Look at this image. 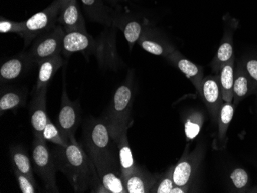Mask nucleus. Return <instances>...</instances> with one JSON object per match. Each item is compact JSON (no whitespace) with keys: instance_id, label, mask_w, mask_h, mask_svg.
Instances as JSON below:
<instances>
[{"instance_id":"16","label":"nucleus","mask_w":257,"mask_h":193,"mask_svg":"<svg viewBox=\"0 0 257 193\" xmlns=\"http://www.w3.org/2000/svg\"><path fill=\"white\" fill-rule=\"evenodd\" d=\"M57 22L63 27L65 33L71 31L87 32L86 23L81 13L77 0H74L61 8Z\"/></svg>"},{"instance_id":"26","label":"nucleus","mask_w":257,"mask_h":193,"mask_svg":"<svg viewBox=\"0 0 257 193\" xmlns=\"http://www.w3.org/2000/svg\"><path fill=\"white\" fill-rule=\"evenodd\" d=\"M27 91L23 89H7L1 92L0 97V114L9 110H16L23 107L27 101Z\"/></svg>"},{"instance_id":"8","label":"nucleus","mask_w":257,"mask_h":193,"mask_svg":"<svg viewBox=\"0 0 257 193\" xmlns=\"http://www.w3.org/2000/svg\"><path fill=\"white\" fill-rule=\"evenodd\" d=\"M80 119V107L78 101L72 102L68 97L66 86H63L61 97V106L58 116V128L65 138L74 136Z\"/></svg>"},{"instance_id":"4","label":"nucleus","mask_w":257,"mask_h":193,"mask_svg":"<svg viewBox=\"0 0 257 193\" xmlns=\"http://www.w3.org/2000/svg\"><path fill=\"white\" fill-rule=\"evenodd\" d=\"M33 169L43 181L45 190L48 192H59L56 185V163L53 154L46 145L43 137H34L32 148Z\"/></svg>"},{"instance_id":"32","label":"nucleus","mask_w":257,"mask_h":193,"mask_svg":"<svg viewBox=\"0 0 257 193\" xmlns=\"http://www.w3.org/2000/svg\"><path fill=\"white\" fill-rule=\"evenodd\" d=\"M230 180L232 186L236 191H245L249 185V175L243 168H238L233 170L230 174Z\"/></svg>"},{"instance_id":"20","label":"nucleus","mask_w":257,"mask_h":193,"mask_svg":"<svg viewBox=\"0 0 257 193\" xmlns=\"http://www.w3.org/2000/svg\"><path fill=\"white\" fill-rule=\"evenodd\" d=\"M118 155H119V165L122 172L123 181L128 178L137 169L135 160L133 156L132 151L128 144L127 132H123L116 140ZM125 183V182H124Z\"/></svg>"},{"instance_id":"30","label":"nucleus","mask_w":257,"mask_h":193,"mask_svg":"<svg viewBox=\"0 0 257 193\" xmlns=\"http://www.w3.org/2000/svg\"><path fill=\"white\" fill-rule=\"evenodd\" d=\"M43 137L45 140L49 141L58 146L66 147L69 143V141L65 138L61 131L55 126L50 119L43 130Z\"/></svg>"},{"instance_id":"11","label":"nucleus","mask_w":257,"mask_h":193,"mask_svg":"<svg viewBox=\"0 0 257 193\" xmlns=\"http://www.w3.org/2000/svg\"><path fill=\"white\" fill-rule=\"evenodd\" d=\"M47 87L43 88L38 93H34L30 104V124L34 137H43V130L48 122L49 117L46 114Z\"/></svg>"},{"instance_id":"15","label":"nucleus","mask_w":257,"mask_h":193,"mask_svg":"<svg viewBox=\"0 0 257 193\" xmlns=\"http://www.w3.org/2000/svg\"><path fill=\"white\" fill-rule=\"evenodd\" d=\"M34 65L30 60L28 53H20L3 63L0 68V79L2 83L14 81L23 76Z\"/></svg>"},{"instance_id":"27","label":"nucleus","mask_w":257,"mask_h":193,"mask_svg":"<svg viewBox=\"0 0 257 193\" xmlns=\"http://www.w3.org/2000/svg\"><path fill=\"white\" fill-rule=\"evenodd\" d=\"M115 27H119L123 32L124 37L128 42L130 46V50H133L134 45L139 41L140 37L142 36L144 30V25L141 22L138 20H131L125 22L123 24H117Z\"/></svg>"},{"instance_id":"6","label":"nucleus","mask_w":257,"mask_h":193,"mask_svg":"<svg viewBox=\"0 0 257 193\" xmlns=\"http://www.w3.org/2000/svg\"><path fill=\"white\" fill-rule=\"evenodd\" d=\"M61 10L60 0H54L50 6L40 12L35 14L24 21L25 34L23 40L26 46L46 32L56 27L58 17Z\"/></svg>"},{"instance_id":"33","label":"nucleus","mask_w":257,"mask_h":193,"mask_svg":"<svg viewBox=\"0 0 257 193\" xmlns=\"http://www.w3.org/2000/svg\"><path fill=\"white\" fill-rule=\"evenodd\" d=\"M0 33H16L22 38L25 34V24L24 21L15 22L1 17L0 20Z\"/></svg>"},{"instance_id":"38","label":"nucleus","mask_w":257,"mask_h":193,"mask_svg":"<svg viewBox=\"0 0 257 193\" xmlns=\"http://www.w3.org/2000/svg\"><path fill=\"white\" fill-rule=\"evenodd\" d=\"M108 2L110 3H115L118 2V1H119V0H107Z\"/></svg>"},{"instance_id":"7","label":"nucleus","mask_w":257,"mask_h":193,"mask_svg":"<svg viewBox=\"0 0 257 193\" xmlns=\"http://www.w3.org/2000/svg\"><path fill=\"white\" fill-rule=\"evenodd\" d=\"M102 185L109 193L127 192L121 172L119 160L97 158L92 159Z\"/></svg>"},{"instance_id":"14","label":"nucleus","mask_w":257,"mask_h":193,"mask_svg":"<svg viewBox=\"0 0 257 193\" xmlns=\"http://www.w3.org/2000/svg\"><path fill=\"white\" fill-rule=\"evenodd\" d=\"M166 59L173 63L176 67L178 68L179 70L193 83L198 93H200L203 79V68L187 60L177 50L173 51Z\"/></svg>"},{"instance_id":"17","label":"nucleus","mask_w":257,"mask_h":193,"mask_svg":"<svg viewBox=\"0 0 257 193\" xmlns=\"http://www.w3.org/2000/svg\"><path fill=\"white\" fill-rule=\"evenodd\" d=\"M139 45L145 51L167 58L169 55L175 51L173 45L170 44L163 37L156 34L154 32L145 30L138 41Z\"/></svg>"},{"instance_id":"28","label":"nucleus","mask_w":257,"mask_h":193,"mask_svg":"<svg viewBox=\"0 0 257 193\" xmlns=\"http://www.w3.org/2000/svg\"><path fill=\"white\" fill-rule=\"evenodd\" d=\"M234 105L230 103H223V106L219 111V117H218V139L219 143L224 142L227 134L228 128L229 124L232 122L234 116L235 112Z\"/></svg>"},{"instance_id":"34","label":"nucleus","mask_w":257,"mask_h":193,"mask_svg":"<svg viewBox=\"0 0 257 193\" xmlns=\"http://www.w3.org/2000/svg\"><path fill=\"white\" fill-rule=\"evenodd\" d=\"M14 170V175L17 178V183L20 187V191L23 193L37 192V184L32 181L27 175H23L17 170Z\"/></svg>"},{"instance_id":"9","label":"nucleus","mask_w":257,"mask_h":193,"mask_svg":"<svg viewBox=\"0 0 257 193\" xmlns=\"http://www.w3.org/2000/svg\"><path fill=\"white\" fill-rule=\"evenodd\" d=\"M92 53L96 55L98 63L102 69H115L119 64L116 50L115 33L112 30L104 31L96 42Z\"/></svg>"},{"instance_id":"22","label":"nucleus","mask_w":257,"mask_h":193,"mask_svg":"<svg viewBox=\"0 0 257 193\" xmlns=\"http://www.w3.org/2000/svg\"><path fill=\"white\" fill-rule=\"evenodd\" d=\"M156 180L149 172L137 167L124 182L128 193H147L151 191Z\"/></svg>"},{"instance_id":"24","label":"nucleus","mask_w":257,"mask_h":193,"mask_svg":"<svg viewBox=\"0 0 257 193\" xmlns=\"http://www.w3.org/2000/svg\"><path fill=\"white\" fill-rule=\"evenodd\" d=\"M10 161L12 168L27 175L32 181L37 184L33 177V168L31 165V160L25 149L20 145H14L10 149Z\"/></svg>"},{"instance_id":"3","label":"nucleus","mask_w":257,"mask_h":193,"mask_svg":"<svg viewBox=\"0 0 257 193\" xmlns=\"http://www.w3.org/2000/svg\"><path fill=\"white\" fill-rule=\"evenodd\" d=\"M133 97L134 92L132 85L131 82L126 81L115 90L111 101L107 116L105 119L109 125L112 137L115 140L123 132H127L131 126V113Z\"/></svg>"},{"instance_id":"23","label":"nucleus","mask_w":257,"mask_h":193,"mask_svg":"<svg viewBox=\"0 0 257 193\" xmlns=\"http://www.w3.org/2000/svg\"><path fill=\"white\" fill-rule=\"evenodd\" d=\"M234 56L233 49V30L225 31L217 53L211 63L212 70L215 73H219L221 69Z\"/></svg>"},{"instance_id":"2","label":"nucleus","mask_w":257,"mask_h":193,"mask_svg":"<svg viewBox=\"0 0 257 193\" xmlns=\"http://www.w3.org/2000/svg\"><path fill=\"white\" fill-rule=\"evenodd\" d=\"M83 141L86 153L91 159L119 160L118 149L109 125L105 119H90L83 129Z\"/></svg>"},{"instance_id":"29","label":"nucleus","mask_w":257,"mask_h":193,"mask_svg":"<svg viewBox=\"0 0 257 193\" xmlns=\"http://www.w3.org/2000/svg\"><path fill=\"white\" fill-rule=\"evenodd\" d=\"M203 125V116L200 112H193L185 122L184 130L187 140L197 137Z\"/></svg>"},{"instance_id":"37","label":"nucleus","mask_w":257,"mask_h":193,"mask_svg":"<svg viewBox=\"0 0 257 193\" xmlns=\"http://www.w3.org/2000/svg\"><path fill=\"white\" fill-rule=\"evenodd\" d=\"M73 1H74V0H60V4H61V8L66 7V6L73 2Z\"/></svg>"},{"instance_id":"13","label":"nucleus","mask_w":257,"mask_h":193,"mask_svg":"<svg viewBox=\"0 0 257 193\" xmlns=\"http://www.w3.org/2000/svg\"><path fill=\"white\" fill-rule=\"evenodd\" d=\"M200 164V156L196 151L189 155H185L174 166L173 181L175 185L188 186L196 173Z\"/></svg>"},{"instance_id":"35","label":"nucleus","mask_w":257,"mask_h":193,"mask_svg":"<svg viewBox=\"0 0 257 193\" xmlns=\"http://www.w3.org/2000/svg\"><path fill=\"white\" fill-rule=\"evenodd\" d=\"M240 63L253 83L254 90H257V57L244 59Z\"/></svg>"},{"instance_id":"19","label":"nucleus","mask_w":257,"mask_h":193,"mask_svg":"<svg viewBox=\"0 0 257 193\" xmlns=\"http://www.w3.org/2000/svg\"><path fill=\"white\" fill-rule=\"evenodd\" d=\"M63 64L61 54L53 56L40 63L39 66L38 77L33 89V93H38L43 88L47 87L54 75Z\"/></svg>"},{"instance_id":"36","label":"nucleus","mask_w":257,"mask_h":193,"mask_svg":"<svg viewBox=\"0 0 257 193\" xmlns=\"http://www.w3.org/2000/svg\"><path fill=\"white\" fill-rule=\"evenodd\" d=\"M189 191L188 186H178V185H175L170 193H185Z\"/></svg>"},{"instance_id":"18","label":"nucleus","mask_w":257,"mask_h":193,"mask_svg":"<svg viewBox=\"0 0 257 193\" xmlns=\"http://www.w3.org/2000/svg\"><path fill=\"white\" fill-rule=\"evenodd\" d=\"M89 20L106 26L114 24L112 10L104 4L103 0H81Z\"/></svg>"},{"instance_id":"10","label":"nucleus","mask_w":257,"mask_h":193,"mask_svg":"<svg viewBox=\"0 0 257 193\" xmlns=\"http://www.w3.org/2000/svg\"><path fill=\"white\" fill-rule=\"evenodd\" d=\"M200 95L203 97L212 118L214 119V122H216L219 117V111L224 102L221 91L219 75L203 78Z\"/></svg>"},{"instance_id":"21","label":"nucleus","mask_w":257,"mask_h":193,"mask_svg":"<svg viewBox=\"0 0 257 193\" xmlns=\"http://www.w3.org/2000/svg\"><path fill=\"white\" fill-rule=\"evenodd\" d=\"M253 90V83L250 77L246 70H244L242 63H239L235 70L232 104L236 107L241 101L250 95Z\"/></svg>"},{"instance_id":"1","label":"nucleus","mask_w":257,"mask_h":193,"mask_svg":"<svg viewBox=\"0 0 257 193\" xmlns=\"http://www.w3.org/2000/svg\"><path fill=\"white\" fill-rule=\"evenodd\" d=\"M56 168L67 178L76 192L109 193L102 185L94 163L78 144L74 136L66 147L58 146L52 151Z\"/></svg>"},{"instance_id":"12","label":"nucleus","mask_w":257,"mask_h":193,"mask_svg":"<svg viewBox=\"0 0 257 193\" xmlns=\"http://www.w3.org/2000/svg\"><path fill=\"white\" fill-rule=\"evenodd\" d=\"M96 41L87 32L71 31L65 33L63 41V56L69 57L77 52H93Z\"/></svg>"},{"instance_id":"25","label":"nucleus","mask_w":257,"mask_h":193,"mask_svg":"<svg viewBox=\"0 0 257 193\" xmlns=\"http://www.w3.org/2000/svg\"><path fill=\"white\" fill-rule=\"evenodd\" d=\"M235 56L219 71V83L225 103H232L234 84Z\"/></svg>"},{"instance_id":"31","label":"nucleus","mask_w":257,"mask_h":193,"mask_svg":"<svg viewBox=\"0 0 257 193\" xmlns=\"http://www.w3.org/2000/svg\"><path fill=\"white\" fill-rule=\"evenodd\" d=\"M173 170L174 166L170 167L165 174L157 178L150 192L170 193L172 188L175 186L173 177Z\"/></svg>"},{"instance_id":"5","label":"nucleus","mask_w":257,"mask_h":193,"mask_svg":"<svg viewBox=\"0 0 257 193\" xmlns=\"http://www.w3.org/2000/svg\"><path fill=\"white\" fill-rule=\"evenodd\" d=\"M64 36V29L59 24L35 39L28 53L33 64L39 65L45 60L61 54Z\"/></svg>"}]
</instances>
